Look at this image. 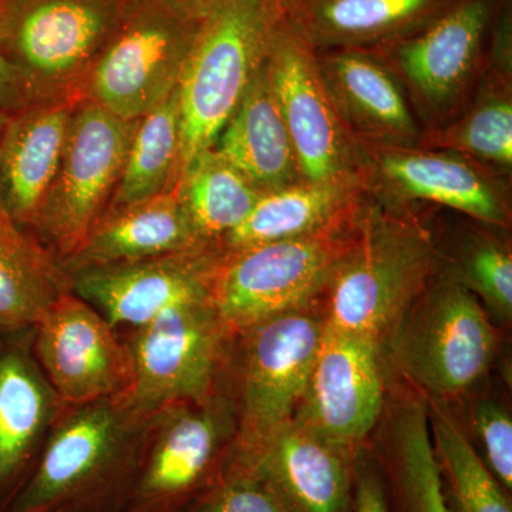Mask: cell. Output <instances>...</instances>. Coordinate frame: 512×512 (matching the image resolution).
<instances>
[{"label": "cell", "instance_id": "30bf717a", "mask_svg": "<svg viewBox=\"0 0 512 512\" xmlns=\"http://www.w3.org/2000/svg\"><path fill=\"white\" fill-rule=\"evenodd\" d=\"M237 440L231 390L180 402L151 420L124 512H181L227 470Z\"/></svg>", "mask_w": 512, "mask_h": 512}, {"label": "cell", "instance_id": "1f68e13d", "mask_svg": "<svg viewBox=\"0 0 512 512\" xmlns=\"http://www.w3.org/2000/svg\"><path fill=\"white\" fill-rule=\"evenodd\" d=\"M441 266L473 293L498 328L512 320V252L510 244L488 229L470 232Z\"/></svg>", "mask_w": 512, "mask_h": 512}, {"label": "cell", "instance_id": "f1b7e54d", "mask_svg": "<svg viewBox=\"0 0 512 512\" xmlns=\"http://www.w3.org/2000/svg\"><path fill=\"white\" fill-rule=\"evenodd\" d=\"M174 190L197 241L215 251L264 194L215 147L191 161Z\"/></svg>", "mask_w": 512, "mask_h": 512}, {"label": "cell", "instance_id": "2e32d148", "mask_svg": "<svg viewBox=\"0 0 512 512\" xmlns=\"http://www.w3.org/2000/svg\"><path fill=\"white\" fill-rule=\"evenodd\" d=\"M365 147L372 190L386 200L426 201L451 208L487 228L511 220L503 174L451 151L426 147Z\"/></svg>", "mask_w": 512, "mask_h": 512}, {"label": "cell", "instance_id": "8d00e7d4", "mask_svg": "<svg viewBox=\"0 0 512 512\" xmlns=\"http://www.w3.org/2000/svg\"><path fill=\"white\" fill-rule=\"evenodd\" d=\"M191 12L195 15L201 16L207 13L208 10L214 8V6L221 5V3L228 2V0H181Z\"/></svg>", "mask_w": 512, "mask_h": 512}, {"label": "cell", "instance_id": "d6a6232c", "mask_svg": "<svg viewBox=\"0 0 512 512\" xmlns=\"http://www.w3.org/2000/svg\"><path fill=\"white\" fill-rule=\"evenodd\" d=\"M461 402L466 403V417H460L474 447L498 483L512 494V419L507 403L478 389Z\"/></svg>", "mask_w": 512, "mask_h": 512}, {"label": "cell", "instance_id": "7402d4cb", "mask_svg": "<svg viewBox=\"0 0 512 512\" xmlns=\"http://www.w3.org/2000/svg\"><path fill=\"white\" fill-rule=\"evenodd\" d=\"M80 101H35L6 119L0 136V205L28 232L55 181Z\"/></svg>", "mask_w": 512, "mask_h": 512}, {"label": "cell", "instance_id": "74e56055", "mask_svg": "<svg viewBox=\"0 0 512 512\" xmlns=\"http://www.w3.org/2000/svg\"><path fill=\"white\" fill-rule=\"evenodd\" d=\"M6 119H8V116L6 114L0 113V136H2L3 127H5ZM0 215H6L5 212H3L2 205H0Z\"/></svg>", "mask_w": 512, "mask_h": 512}, {"label": "cell", "instance_id": "ba28073f", "mask_svg": "<svg viewBox=\"0 0 512 512\" xmlns=\"http://www.w3.org/2000/svg\"><path fill=\"white\" fill-rule=\"evenodd\" d=\"M325 332L319 301L235 336L229 384L237 440L231 458L254 450L295 417Z\"/></svg>", "mask_w": 512, "mask_h": 512}, {"label": "cell", "instance_id": "e575fe53", "mask_svg": "<svg viewBox=\"0 0 512 512\" xmlns=\"http://www.w3.org/2000/svg\"><path fill=\"white\" fill-rule=\"evenodd\" d=\"M352 512H390L382 476L367 443L356 454Z\"/></svg>", "mask_w": 512, "mask_h": 512}, {"label": "cell", "instance_id": "d4e9b609", "mask_svg": "<svg viewBox=\"0 0 512 512\" xmlns=\"http://www.w3.org/2000/svg\"><path fill=\"white\" fill-rule=\"evenodd\" d=\"M214 147L262 192L305 181L266 62Z\"/></svg>", "mask_w": 512, "mask_h": 512}, {"label": "cell", "instance_id": "4316f807", "mask_svg": "<svg viewBox=\"0 0 512 512\" xmlns=\"http://www.w3.org/2000/svg\"><path fill=\"white\" fill-rule=\"evenodd\" d=\"M477 90L460 116L424 131L419 147L451 151L505 175L512 165L511 57L490 56Z\"/></svg>", "mask_w": 512, "mask_h": 512}, {"label": "cell", "instance_id": "9c48e42d", "mask_svg": "<svg viewBox=\"0 0 512 512\" xmlns=\"http://www.w3.org/2000/svg\"><path fill=\"white\" fill-rule=\"evenodd\" d=\"M134 362V382L123 397L153 417L170 404L204 402L231 390L235 336L211 298L178 303L147 325L121 332Z\"/></svg>", "mask_w": 512, "mask_h": 512}, {"label": "cell", "instance_id": "ffe728a7", "mask_svg": "<svg viewBox=\"0 0 512 512\" xmlns=\"http://www.w3.org/2000/svg\"><path fill=\"white\" fill-rule=\"evenodd\" d=\"M461 0H278L282 20L316 53L377 50L416 35Z\"/></svg>", "mask_w": 512, "mask_h": 512}, {"label": "cell", "instance_id": "5bb4252c", "mask_svg": "<svg viewBox=\"0 0 512 512\" xmlns=\"http://www.w3.org/2000/svg\"><path fill=\"white\" fill-rule=\"evenodd\" d=\"M32 350L62 406L126 396L133 386L126 339L74 292L60 296L37 320Z\"/></svg>", "mask_w": 512, "mask_h": 512}, {"label": "cell", "instance_id": "4dcf8cb0", "mask_svg": "<svg viewBox=\"0 0 512 512\" xmlns=\"http://www.w3.org/2000/svg\"><path fill=\"white\" fill-rule=\"evenodd\" d=\"M180 153V101L174 89L137 120L123 170L106 211L173 191Z\"/></svg>", "mask_w": 512, "mask_h": 512}, {"label": "cell", "instance_id": "836d02e7", "mask_svg": "<svg viewBox=\"0 0 512 512\" xmlns=\"http://www.w3.org/2000/svg\"><path fill=\"white\" fill-rule=\"evenodd\" d=\"M181 512H288L258 477L228 466L224 476Z\"/></svg>", "mask_w": 512, "mask_h": 512}, {"label": "cell", "instance_id": "8fae6325", "mask_svg": "<svg viewBox=\"0 0 512 512\" xmlns=\"http://www.w3.org/2000/svg\"><path fill=\"white\" fill-rule=\"evenodd\" d=\"M503 0H461L416 35L376 53L402 84L426 130L446 126L473 100L490 62Z\"/></svg>", "mask_w": 512, "mask_h": 512}, {"label": "cell", "instance_id": "7c38bea8", "mask_svg": "<svg viewBox=\"0 0 512 512\" xmlns=\"http://www.w3.org/2000/svg\"><path fill=\"white\" fill-rule=\"evenodd\" d=\"M266 64L305 181L370 190L372 167L365 147L336 109L315 50L284 20Z\"/></svg>", "mask_w": 512, "mask_h": 512}, {"label": "cell", "instance_id": "8992f818", "mask_svg": "<svg viewBox=\"0 0 512 512\" xmlns=\"http://www.w3.org/2000/svg\"><path fill=\"white\" fill-rule=\"evenodd\" d=\"M126 0H0V55L29 103L80 90Z\"/></svg>", "mask_w": 512, "mask_h": 512}, {"label": "cell", "instance_id": "ac0fdd59", "mask_svg": "<svg viewBox=\"0 0 512 512\" xmlns=\"http://www.w3.org/2000/svg\"><path fill=\"white\" fill-rule=\"evenodd\" d=\"M359 448L335 443L292 419L228 466L258 477L288 512H352Z\"/></svg>", "mask_w": 512, "mask_h": 512}, {"label": "cell", "instance_id": "484cf974", "mask_svg": "<svg viewBox=\"0 0 512 512\" xmlns=\"http://www.w3.org/2000/svg\"><path fill=\"white\" fill-rule=\"evenodd\" d=\"M67 292L72 282L56 255L0 215V335L30 332Z\"/></svg>", "mask_w": 512, "mask_h": 512}, {"label": "cell", "instance_id": "7a4b0ae2", "mask_svg": "<svg viewBox=\"0 0 512 512\" xmlns=\"http://www.w3.org/2000/svg\"><path fill=\"white\" fill-rule=\"evenodd\" d=\"M441 268L429 229L404 205L363 195L355 237L320 303L326 323L384 343Z\"/></svg>", "mask_w": 512, "mask_h": 512}, {"label": "cell", "instance_id": "52a82bcc", "mask_svg": "<svg viewBox=\"0 0 512 512\" xmlns=\"http://www.w3.org/2000/svg\"><path fill=\"white\" fill-rule=\"evenodd\" d=\"M200 22L181 0H126L80 97L137 121L177 89Z\"/></svg>", "mask_w": 512, "mask_h": 512}, {"label": "cell", "instance_id": "5b68a950", "mask_svg": "<svg viewBox=\"0 0 512 512\" xmlns=\"http://www.w3.org/2000/svg\"><path fill=\"white\" fill-rule=\"evenodd\" d=\"M365 192L316 231L220 255L211 302L232 335L320 301L355 237Z\"/></svg>", "mask_w": 512, "mask_h": 512}, {"label": "cell", "instance_id": "603a6c76", "mask_svg": "<svg viewBox=\"0 0 512 512\" xmlns=\"http://www.w3.org/2000/svg\"><path fill=\"white\" fill-rule=\"evenodd\" d=\"M390 512H450L441 491L426 402L406 384L389 383L382 417L367 441Z\"/></svg>", "mask_w": 512, "mask_h": 512}, {"label": "cell", "instance_id": "e0dca14e", "mask_svg": "<svg viewBox=\"0 0 512 512\" xmlns=\"http://www.w3.org/2000/svg\"><path fill=\"white\" fill-rule=\"evenodd\" d=\"M220 254L214 248L82 269L69 274L72 292L89 302L119 332L141 328L178 303L211 298Z\"/></svg>", "mask_w": 512, "mask_h": 512}, {"label": "cell", "instance_id": "4fadbf2b", "mask_svg": "<svg viewBox=\"0 0 512 512\" xmlns=\"http://www.w3.org/2000/svg\"><path fill=\"white\" fill-rule=\"evenodd\" d=\"M136 123L92 101L77 104L55 181L30 231L59 261L83 244L106 211Z\"/></svg>", "mask_w": 512, "mask_h": 512}, {"label": "cell", "instance_id": "d6986e66", "mask_svg": "<svg viewBox=\"0 0 512 512\" xmlns=\"http://www.w3.org/2000/svg\"><path fill=\"white\" fill-rule=\"evenodd\" d=\"M62 403L32 350V330L0 335V512L36 466Z\"/></svg>", "mask_w": 512, "mask_h": 512}, {"label": "cell", "instance_id": "d590c367", "mask_svg": "<svg viewBox=\"0 0 512 512\" xmlns=\"http://www.w3.org/2000/svg\"><path fill=\"white\" fill-rule=\"evenodd\" d=\"M29 104L25 89L20 83L18 74L9 66L8 62L0 55V113H15Z\"/></svg>", "mask_w": 512, "mask_h": 512}, {"label": "cell", "instance_id": "83f0119b", "mask_svg": "<svg viewBox=\"0 0 512 512\" xmlns=\"http://www.w3.org/2000/svg\"><path fill=\"white\" fill-rule=\"evenodd\" d=\"M424 402L448 510L512 512L511 494L485 466L456 407L436 397H424Z\"/></svg>", "mask_w": 512, "mask_h": 512}, {"label": "cell", "instance_id": "f546056e", "mask_svg": "<svg viewBox=\"0 0 512 512\" xmlns=\"http://www.w3.org/2000/svg\"><path fill=\"white\" fill-rule=\"evenodd\" d=\"M365 191L302 181L264 192L247 220L222 239L218 254L309 234L328 224Z\"/></svg>", "mask_w": 512, "mask_h": 512}, {"label": "cell", "instance_id": "9a60e30c", "mask_svg": "<svg viewBox=\"0 0 512 512\" xmlns=\"http://www.w3.org/2000/svg\"><path fill=\"white\" fill-rule=\"evenodd\" d=\"M387 389L382 343L326 323L293 420L342 446L359 448L369 441L382 417Z\"/></svg>", "mask_w": 512, "mask_h": 512}, {"label": "cell", "instance_id": "277c9868", "mask_svg": "<svg viewBox=\"0 0 512 512\" xmlns=\"http://www.w3.org/2000/svg\"><path fill=\"white\" fill-rule=\"evenodd\" d=\"M281 22L278 0H228L201 16L177 86L181 153L175 185L198 154L217 144L268 59Z\"/></svg>", "mask_w": 512, "mask_h": 512}, {"label": "cell", "instance_id": "3957f363", "mask_svg": "<svg viewBox=\"0 0 512 512\" xmlns=\"http://www.w3.org/2000/svg\"><path fill=\"white\" fill-rule=\"evenodd\" d=\"M500 348V328L441 266L384 340L383 359L387 376L456 404L484 383Z\"/></svg>", "mask_w": 512, "mask_h": 512}, {"label": "cell", "instance_id": "6da1fadb", "mask_svg": "<svg viewBox=\"0 0 512 512\" xmlns=\"http://www.w3.org/2000/svg\"><path fill=\"white\" fill-rule=\"evenodd\" d=\"M153 417L123 397L60 407L5 512H124Z\"/></svg>", "mask_w": 512, "mask_h": 512}, {"label": "cell", "instance_id": "44dd1931", "mask_svg": "<svg viewBox=\"0 0 512 512\" xmlns=\"http://www.w3.org/2000/svg\"><path fill=\"white\" fill-rule=\"evenodd\" d=\"M316 56L336 109L362 146H419L424 130L412 104L376 53L340 49Z\"/></svg>", "mask_w": 512, "mask_h": 512}, {"label": "cell", "instance_id": "cb8c5ba5", "mask_svg": "<svg viewBox=\"0 0 512 512\" xmlns=\"http://www.w3.org/2000/svg\"><path fill=\"white\" fill-rule=\"evenodd\" d=\"M177 191L104 212L72 255L60 261L67 274L128 264L200 247ZM204 247V245H202Z\"/></svg>", "mask_w": 512, "mask_h": 512}]
</instances>
